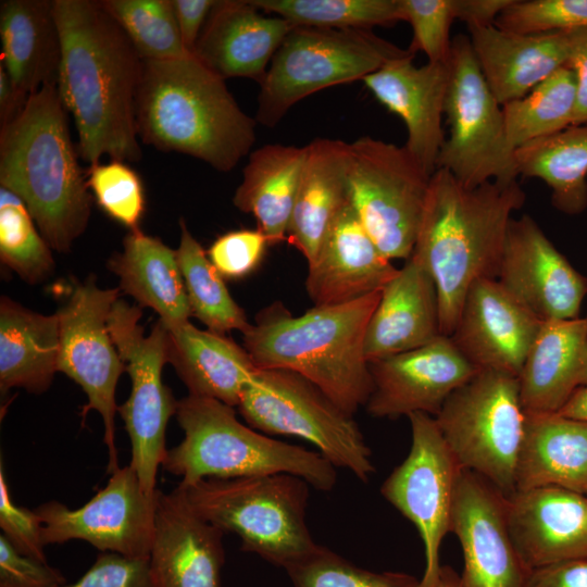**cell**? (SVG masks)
<instances>
[{
  "instance_id": "cell-8",
  "label": "cell",
  "mask_w": 587,
  "mask_h": 587,
  "mask_svg": "<svg viewBox=\"0 0 587 587\" xmlns=\"http://www.w3.org/2000/svg\"><path fill=\"white\" fill-rule=\"evenodd\" d=\"M409 52L370 29L295 26L260 83L255 121L274 127L308 96L330 86L363 80Z\"/></svg>"
},
{
  "instance_id": "cell-37",
  "label": "cell",
  "mask_w": 587,
  "mask_h": 587,
  "mask_svg": "<svg viewBox=\"0 0 587 587\" xmlns=\"http://www.w3.org/2000/svg\"><path fill=\"white\" fill-rule=\"evenodd\" d=\"M179 227L180 240L176 255L191 315L209 330L218 334L232 330L245 333L251 325L245 311L233 299L222 275L183 218L179 221Z\"/></svg>"
},
{
  "instance_id": "cell-3",
  "label": "cell",
  "mask_w": 587,
  "mask_h": 587,
  "mask_svg": "<svg viewBox=\"0 0 587 587\" xmlns=\"http://www.w3.org/2000/svg\"><path fill=\"white\" fill-rule=\"evenodd\" d=\"M57 83L32 93L0 127V187L26 204L51 249L71 250L91 213L87 173L80 167Z\"/></svg>"
},
{
  "instance_id": "cell-57",
  "label": "cell",
  "mask_w": 587,
  "mask_h": 587,
  "mask_svg": "<svg viewBox=\"0 0 587 587\" xmlns=\"http://www.w3.org/2000/svg\"><path fill=\"white\" fill-rule=\"evenodd\" d=\"M586 495H587V492H586Z\"/></svg>"
},
{
  "instance_id": "cell-11",
  "label": "cell",
  "mask_w": 587,
  "mask_h": 587,
  "mask_svg": "<svg viewBox=\"0 0 587 587\" xmlns=\"http://www.w3.org/2000/svg\"><path fill=\"white\" fill-rule=\"evenodd\" d=\"M449 74L445 104L449 136L437 168L450 172L470 189L488 182L517 180L515 149L508 140L502 105L490 91L465 35L452 39Z\"/></svg>"
},
{
  "instance_id": "cell-22",
  "label": "cell",
  "mask_w": 587,
  "mask_h": 587,
  "mask_svg": "<svg viewBox=\"0 0 587 587\" xmlns=\"http://www.w3.org/2000/svg\"><path fill=\"white\" fill-rule=\"evenodd\" d=\"M223 535L176 489L170 494L158 490L149 555L151 587H221Z\"/></svg>"
},
{
  "instance_id": "cell-43",
  "label": "cell",
  "mask_w": 587,
  "mask_h": 587,
  "mask_svg": "<svg viewBox=\"0 0 587 587\" xmlns=\"http://www.w3.org/2000/svg\"><path fill=\"white\" fill-rule=\"evenodd\" d=\"M87 185L98 205L130 230L139 228L145 212V191L139 175L123 161L89 165Z\"/></svg>"
},
{
  "instance_id": "cell-47",
  "label": "cell",
  "mask_w": 587,
  "mask_h": 587,
  "mask_svg": "<svg viewBox=\"0 0 587 587\" xmlns=\"http://www.w3.org/2000/svg\"><path fill=\"white\" fill-rule=\"evenodd\" d=\"M267 245L258 228L232 230L211 245L208 257L222 277L241 278L258 266Z\"/></svg>"
},
{
  "instance_id": "cell-42",
  "label": "cell",
  "mask_w": 587,
  "mask_h": 587,
  "mask_svg": "<svg viewBox=\"0 0 587 587\" xmlns=\"http://www.w3.org/2000/svg\"><path fill=\"white\" fill-rule=\"evenodd\" d=\"M285 570L294 587H420L413 575L365 570L320 545Z\"/></svg>"
},
{
  "instance_id": "cell-33",
  "label": "cell",
  "mask_w": 587,
  "mask_h": 587,
  "mask_svg": "<svg viewBox=\"0 0 587 587\" xmlns=\"http://www.w3.org/2000/svg\"><path fill=\"white\" fill-rule=\"evenodd\" d=\"M108 265L118 277L120 288L141 309L154 310L168 330L189 323L191 311L176 251L159 238L146 235L140 228L129 230L123 250Z\"/></svg>"
},
{
  "instance_id": "cell-19",
  "label": "cell",
  "mask_w": 587,
  "mask_h": 587,
  "mask_svg": "<svg viewBox=\"0 0 587 587\" xmlns=\"http://www.w3.org/2000/svg\"><path fill=\"white\" fill-rule=\"evenodd\" d=\"M369 364L373 389L366 411L388 419L416 412L435 417L447 398L478 371L445 335Z\"/></svg>"
},
{
  "instance_id": "cell-30",
  "label": "cell",
  "mask_w": 587,
  "mask_h": 587,
  "mask_svg": "<svg viewBox=\"0 0 587 587\" xmlns=\"http://www.w3.org/2000/svg\"><path fill=\"white\" fill-rule=\"evenodd\" d=\"M515 487L516 491L559 487L586 494L587 422L559 413H526Z\"/></svg>"
},
{
  "instance_id": "cell-51",
  "label": "cell",
  "mask_w": 587,
  "mask_h": 587,
  "mask_svg": "<svg viewBox=\"0 0 587 587\" xmlns=\"http://www.w3.org/2000/svg\"><path fill=\"white\" fill-rule=\"evenodd\" d=\"M571 38L570 67L576 80V108L573 125L587 124V27L569 30Z\"/></svg>"
},
{
  "instance_id": "cell-18",
  "label": "cell",
  "mask_w": 587,
  "mask_h": 587,
  "mask_svg": "<svg viewBox=\"0 0 587 587\" xmlns=\"http://www.w3.org/2000/svg\"><path fill=\"white\" fill-rule=\"evenodd\" d=\"M450 532L459 539L462 587H524L529 570L511 537L505 497L479 475L463 470L454 491Z\"/></svg>"
},
{
  "instance_id": "cell-24",
  "label": "cell",
  "mask_w": 587,
  "mask_h": 587,
  "mask_svg": "<svg viewBox=\"0 0 587 587\" xmlns=\"http://www.w3.org/2000/svg\"><path fill=\"white\" fill-rule=\"evenodd\" d=\"M398 271L372 240L348 200L308 263L305 289L316 307L344 304L382 290Z\"/></svg>"
},
{
  "instance_id": "cell-44",
  "label": "cell",
  "mask_w": 587,
  "mask_h": 587,
  "mask_svg": "<svg viewBox=\"0 0 587 587\" xmlns=\"http://www.w3.org/2000/svg\"><path fill=\"white\" fill-rule=\"evenodd\" d=\"M520 34L566 32L587 27V0H513L495 22Z\"/></svg>"
},
{
  "instance_id": "cell-55",
  "label": "cell",
  "mask_w": 587,
  "mask_h": 587,
  "mask_svg": "<svg viewBox=\"0 0 587 587\" xmlns=\"http://www.w3.org/2000/svg\"><path fill=\"white\" fill-rule=\"evenodd\" d=\"M558 413L570 419L587 422V385L575 391Z\"/></svg>"
},
{
  "instance_id": "cell-15",
  "label": "cell",
  "mask_w": 587,
  "mask_h": 587,
  "mask_svg": "<svg viewBox=\"0 0 587 587\" xmlns=\"http://www.w3.org/2000/svg\"><path fill=\"white\" fill-rule=\"evenodd\" d=\"M118 292V288H99L93 277H89L74 286L55 312L60 323L58 372L67 375L85 391L88 402L83 415L90 410L101 415L110 474L120 467L115 446V390L120 376L126 371L108 328Z\"/></svg>"
},
{
  "instance_id": "cell-36",
  "label": "cell",
  "mask_w": 587,
  "mask_h": 587,
  "mask_svg": "<svg viewBox=\"0 0 587 587\" xmlns=\"http://www.w3.org/2000/svg\"><path fill=\"white\" fill-rule=\"evenodd\" d=\"M519 174L539 178L551 189L553 205L578 214L587 207V124L572 125L515 150Z\"/></svg>"
},
{
  "instance_id": "cell-26",
  "label": "cell",
  "mask_w": 587,
  "mask_h": 587,
  "mask_svg": "<svg viewBox=\"0 0 587 587\" xmlns=\"http://www.w3.org/2000/svg\"><path fill=\"white\" fill-rule=\"evenodd\" d=\"M469 30L475 59L500 105L523 98L570 61L569 30L520 34L495 25Z\"/></svg>"
},
{
  "instance_id": "cell-4",
  "label": "cell",
  "mask_w": 587,
  "mask_h": 587,
  "mask_svg": "<svg viewBox=\"0 0 587 587\" xmlns=\"http://www.w3.org/2000/svg\"><path fill=\"white\" fill-rule=\"evenodd\" d=\"M255 124L238 105L225 79L193 55L142 60L136 126L143 143L229 172L249 154Z\"/></svg>"
},
{
  "instance_id": "cell-41",
  "label": "cell",
  "mask_w": 587,
  "mask_h": 587,
  "mask_svg": "<svg viewBox=\"0 0 587 587\" xmlns=\"http://www.w3.org/2000/svg\"><path fill=\"white\" fill-rule=\"evenodd\" d=\"M0 259L28 284L47 279L54 270L51 248L24 201L0 187Z\"/></svg>"
},
{
  "instance_id": "cell-27",
  "label": "cell",
  "mask_w": 587,
  "mask_h": 587,
  "mask_svg": "<svg viewBox=\"0 0 587 587\" xmlns=\"http://www.w3.org/2000/svg\"><path fill=\"white\" fill-rule=\"evenodd\" d=\"M441 335L435 282L411 255L382 289L364 340L367 362L425 346Z\"/></svg>"
},
{
  "instance_id": "cell-16",
  "label": "cell",
  "mask_w": 587,
  "mask_h": 587,
  "mask_svg": "<svg viewBox=\"0 0 587 587\" xmlns=\"http://www.w3.org/2000/svg\"><path fill=\"white\" fill-rule=\"evenodd\" d=\"M158 490L147 495L129 464L118 467L107 485L78 509L71 510L55 500L37 507L42 541L47 546L78 539L101 552L149 559Z\"/></svg>"
},
{
  "instance_id": "cell-17",
  "label": "cell",
  "mask_w": 587,
  "mask_h": 587,
  "mask_svg": "<svg viewBox=\"0 0 587 587\" xmlns=\"http://www.w3.org/2000/svg\"><path fill=\"white\" fill-rule=\"evenodd\" d=\"M497 280L540 321L579 317L587 279L523 215L509 223Z\"/></svg>"
},
{
  "instance_id": "cell-5",
  "label": "cell",
  "mask_w": 587,
  "mask_h": 587,
  "mask_svg": "<svg viewBox=\"0 0 587 587\" xmlns=\"http://www.w3.org/2000/svg\"><path fill=\"white\" fill-rule=\"evenodd\" d=\"M382 290L336 305H314L295 316L282 303L260 311L242 333L258 370L295 372L354 415L373 389L364 340Z\"/></svg>"
},
{
  "instance_id": "cell-10",
  "label": "cell",
  "mask_w": 587,
  "mask_h": 587,
  "mask_svg": "<svg viewBox=\"0 0 587 587\" xmlns=\"http://www.w3.org/2000/svg\"><path fill=\"white\" fill-rule=\"evenodd\" d=\"M238 411L250 427L267 435L302 438L336 469L367 482L372 452L353 416L313 383L287 370H258L245 386Z\"/></svg>"
},
{
  "instance_id": "cell-54",
  "label": "cell",
  "mask_w": 587,
  "mask_h": 587,
  "mask_svg": "<svg viewBox=\"0 0 587 587\" xmlns=\"http://www.w3.org/2000/svg\"><path fill=\"white\" fill-rule=\"evenodd\" d=\"M27 98L21 96L0 64V127L11 122L24 108Z\"/></svg>"
},
{
  "instance_id": "cell-20",
  "label": "cell",
  "mask_w": 587,
  "mask_h": 587,
  "mask_svg": "<svg viewBox=\"0 0 587 587\" xmlns=\"http://www.w3.org/2000/svg\"><path fill=\"white\" fill-rule=\"evenodd\" d=\"M542 321L495 278L470 287L450 338L477 369L519 377Z\"/></svg>"
},
{
  "instance_id": "cell-7",
  "label": "cell",
  "mask_w": 587,
  "mask_h": 587,
  "mask_svg": "<svg viewBox=\"0 0 587 587\" xmlns=\"http://www.w3.org/2000/svg\"><path fill=\"white\" fill-rule=\"evenodd\" d=\"M309 483L286 474L204 478L175 488L220 530L234 533L241 550L287 569L316 550L305 521Z\"/></svg>"
},
{
  "instance_id": "cell-40",
  "label": "cell",
  "mask_w": 587,
  "mask_h": 587,
  "mask_svg": "<svg viewBox=\"0 0 587 587\" xmlns=\"http://www.w3.org/2000/svg\"><path fill=\"white\" fill-rule=\"evenodd\" d=\"M141 60L164 61L191 55L178 29L172 0H101Z\"/></svg>"
},
{
  "instance_id": "cell-56",
  "label": "cell",
  "mask_w": 587,
  "mask_h": 587,
  "mask_svg": "<svg viewBox=\"0 0 587 587\" xmlns=\"http://www.w3.org/2000/svg\"><path fill=\"white\" fill-rule=\"evenodd\" d=\"M434 587H462L460 575L448 565H444Z\"/></svg>"
},
{
  "instance_id": "cell-50",
  "label": "cell",
  "mask_w": 587,
  "mask_h": 587,
  "mask_svg": "<svg viewBox=\"0 0 587 587\" xmlns=\"http://www.w3.org/2000/svg\"><path fill=\"white\" fill-rule=\"evenodd\" d=\"M524 587H587V559L567 560L530 570Z\"/></svg>"
},
{
  "instance_id": "cell-45",
  "label": "cell",
  "mask_w": 587,
  "mask_h": 587,
  "mask_svg": "<svg viewBox=\"0 0 587 587\" xmlns=\"http://www.w3.org/2000/svg\"><path fill=\"white\" fill-rule=\"evenodd\" d=\"M403 21L413 32L409 50L422 51L428 62L448 63L452 39L450 29L455 20L454 0H401Z\"/></svg>"
},
{
  "instance_id": "cell-34",
  "label": "cell",
  "mask_w": 587,
  "mask_h": 587,
  "mask_svg": "<svg viewBox=\"0 0 587 587\" xmlns=\"http://www.w3.org/2000/svg\"><path fill=\"white\" fill-rule=\"evenodd\" d=\"M305 146L267 143L249 154L233 202L251 214L268 245L287 240Z\"/></svg>"
},
{
  "instance_id": "cell-38",
  "label": "cell",
  "mask_w": 587,
  "mask_h": 587,
  "mask_svg": "<svg viewBox=\"0 0 587 587\" xmlns=\"http://www.w3.org/2000/svg\"><path fill=\"white\" fill-rule=\"evenodd\" d=\"M576 80L565 66L539 83L526 96L502 105L507 136L517 148L573 125Z\"/></svg>"
},
{
  "instance_id": "cell-23",
  "label": "cell",
  "mask_w": 587,
  "mask_h": 587,
  "mask_svg": "<svg viewBox=\"0 0 587 587\" xmlns=\"http://www.w3.org/2000/svg\"><path fill=\"white\" fill-rule=\"evenodd\" d=\"M509 530L530 571L587 559V495L559 487L515 491L505 498Z\"/></svg>"
},
{
  "instance_id": "cell-29",
  "label": "cell",
  "mask_w": 587,
  "mask_h": 587,
  "mask_svg": "<svg viewBox=\"0 0 587 587\" xmlns=\"http://www.w3.org/2000/svg\"><path fill=\"white\" fill-rule=\"evenodd\" d=\"M350 145L316 138L305 146L287 240L310 263L333 222L349 200L347 171Z\"/></svg>"
},
{
  "instance_id": "cell-21",
  "label": "cell",
  "mask_w": 587,
  "mask_h": 587,
  "mask_svg": "<svg viewBox=\"0 0 587 587\" xmlns=\"http://www.w3.org/2000/svg\"><path fill=\"white\" fill-rule=\"evenodd\" d=\"M413 52L391 60L362 82L407 128L405 149L428 175L446 139L442 129L449 86V62L416 66Z\"/></svg>"
},
{
  "instance_id": "cell-48",
  "label": "cell",
  "mask_w": 587,
  "mask_h": 587,
  "mask_svg": "<svg viewBox=\"0 0 587 587\" xmlns=\"http://www.w3.org/2000/svg\"><path fill=\"white\" fill-rule=\"evenodd\" d=\"M59 587H151L149 559L101 552L77 582Z\"/></svg>"
},
{
  "instance_id": "cell-9",
  "label": "cell",
  "mask_w": 587,
  "mask_h": 587,
  "mask_svg": "<svg viewBox=\"0 0 587 587\" xmlns=\"http://www.w3.org/2000/svg\"><path fill=\"white\" fill-rule=\"evenodd\" d=\"M525 417L519 377L478 370L447 398L435 421L459 464L508 498L516 491Z\"/></svg>"
},
{
  "instance_id": "cell-52",
  "label": "cell",
  "mask_w": 587,
  "mask_h": 587,
  "mask_svg": "<svg viewBox=\"0 0 587 587\" xmlns=\"http://www.w3.org/2000/svg\"><path fill=\"white\" fill-rule=\"evenodd\" d=\"M215 1L172 0L183 43L191 55Z\"/></svg>"
},
{
  "instance_id": "cell-12",
  "label": "cell",
  "mask_w": 587,
  "mask_h": 587,
  "mask_svg": "<svg viewBox=\"0 0 587 587\" xmlns=\"http://www.w3.org/2000/svg\"><path fill=\"white\" fill-rule=\"evenodd\" d=\"M348 198L365 230L390 261L413 252L430 175L405 147L363 136L349 143Z\"/></svg>"
},
{
  "instance_id": "cell-35",
  "label": "cell",
  "mask_w": 587,
  "mask_h": 587,
  "mask_svg": "<svg viewBox=\"0 0 587 587\" xmlns=\"http://www.w3.org/2000/svg\"><path fill=\"white\" fill-rule=\"evenodd\" d=\"M60 352L58 314L43 315L8 297L0 301V388L49 389Z\"/></svg>"
},
{
  "instance_id": "cell-49",
  "label": "cell",
  "mask_w": 587,
  "mask_h": 587,
  "mask_svg": "<svg viewBox=\"0 0 587 587\" xmlns=\"http://www.w3.org/2000/svg\"><path fill=\"white\" fill-rule=\"evenodd\" d=\"M66 584L63 574L48 563L21 554L0 536V587H59Z\"/></svg>"
},
{
  "instance_id": "cell-14",
  "label": "cell",
  "mask_w": 587,
  "mask_h": 587,
  "mask_svg": "<svg viewBox=\"0 0 587 587\" xmlns=\"http://www.w3.org/2000/svg\"><path fill=\"white\" fill-rule=\"evenodd\" d=\"M408 417L412 433L410 452L385 479L380 494L416 527L425 555L420 587H434L442 567L439 551L450 532L455 487L464 469L434 416L416 412Z\"/></svg>"
},
{
  "instance_id": "cell-25",
  "label": "cell",
  "mask_w": 587,
  "mask_h": 587,
  "mask_svg": "<svg viewBox=\"0 0 587 587\" xmlns=\"http://www.w3.org/2000/svg\"><path fill=\"white\" fill-rule=\"evenodd\" d=\"M289 21L270 15L251 0H216L192 55L223 79L263 80L287 34Z\"/></svg>"
},
{
  "instance_id": "cell-1",
  "label": "cell",
  "mask_w": 587,
  "mask_h": 587,
  "mask_svg": "<svg viewBox=\"0 0 587 587\" xmlns=\"http://www.w3.org/2000/svg\"><path fill=\"white\" fill-rule=\"evenodd\" d=\"M53 4L61 40L57 87L74 117L79 157L90 165L103 155L139 161L136 97L142 60L99 1Z\"/></svg>"
},
{
  "instance_id": "cell-31",
  "label": "cell",
  "mask_w": 587,
  "mask_h": 587,
  "mask_svg": "<svg viewBox=\"0 0 587 587\" xmlns=\"http://www.w3.org/2000/svg\"><path fill=\"white\" fill-rule=\"evenodd\" d=\"M0 38L1 65L21 96L57 83L61 40L53 0L1 1Z\"/></svg>"
},
{
  "instance_id": "cell-2",
  "label": "cell",
  "mask_w": 587,
  "mask_h": 587,
  "mask_svg": "<svg viewBox=\"0 0 587 587\" xmlns=\"http://www.w3.org/2000/svg\"><path fill=\"white\" fill-rule=\"evenodd\" d=\"M524 201L517 180L488 182L470 189L444 168L430 176L411 255L435 282L441 335L453 333L472 284L497 279L512 213Z\"/></svg>"
},
{
  "instance_id": "cell-28",
  "label": "cell",
  "mask_w": 587,
  "mask_h": 587,
  "mask_svg": "<svg viewBox=\"0 0 587 587\" xmlns=\"http://www.w3.org/2000/svg\"><path fill=\"white\" fill-rule=\"evenodd\" d=\"M526 413H558L587 385V316L546 321L519 376Z\"/></svg>"
},
{
  "instance_id": "cell-39",
  "label": "cell",
  "mask_w": 587,
  "mask_h": 587,
  "mask_svg": "<svg viewBox=\"0 0 587 587\" xmlns=\"http://www.w3.org/2000/svg\"><path fill=\"white\" fill-rule=\"evenodd\" d=\"M295 26L370 29L403 21L401 0H251Z\"/></svg>"
},
{
  "instance_id": "cell-13",
  "label": "cell",
  "mask_w": 587,
  "mask_h": 587,
  "mask_svg": "<svg viewBox=\"0 0 587 587\" xmlns=\"http://www.w3.org/2000/svg\"><path fill=\"white\" fill-rule=\"evenodd\" d=\"M139 305L117 299L110 312L108 328L132 380L128 399L117 407L132 445V460L141 487L157 492V472L167 453L165 430L175 415L177 400L162 380L167 363L168 329L158 321L149 335L139 324Z\"/></svg>"
},
{
  "instance_id": "cell-32",
  "label": "cell",
  "mask_w": 587,
  "mask_h": 587,
  "mask_svg": "<svg viewBox=\"0 0 587 587\" xmlns=\"http://www.w3.org/2000/svg\"><path fill=\"white\" fill-rule=\"evenodd\" d=\"M167 362L189 395L216 399L233 408H237L245 386L258 371L243 347L190 322L168 330Z\"/></svg>"
},
{
  "instance_id": "cell-6",
  "label": "cell",
  "mask_w": 587,
  "mask_h": 587,
  "mask_svg": "<svg viewBox=\"0 0 587 587\" xmlns=\"http://www.w3.org/2000/svg\"><path fill=\"white\" fill-rule=\"evenodd\" d=\"M184 439L167 450L162 467L189 485L204 478H238L286 473L328 491L336 467L320 452L287 444L243 425L233 407L216 399L189 395L175 413Z\"/></svg>"
},
{
  "instance_id": "cell-53",
  "label": "cell",
  "mask_w": 587,
  "mask_h": 587,
  "mask_svg": "<svg viewBox=\"0 0 587 587\" xmlns=\"http://www.w3.org/2000/svg\"><path fill=\"white\" fill-rule=\"evenodd\" d=\"M513 0H454L455 20L471 28L495 25Z\"/></svg>"
},
{
  "instance_id": "cell-46",
  "label": "cell",
  "mask_w": 587,
  "mask_h": 587,
  "mask_svg": "<svg viewBox=\"0 0 587 587\" xmlns=\"http://www.w3.org/2000/svg\"><path fill=\"white\" fill-rule=\"evenodd\" d=\"M0 527L2 535L23 555L48 563L41 536V521L36 511L17 505L10 494L5 472L0 464Z\"/></svg>"
}]
</instances>
